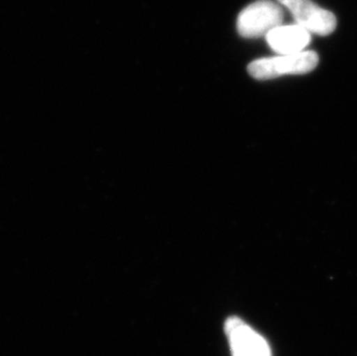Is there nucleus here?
<instances>
[{
    "instance_id": "nucleus-1",
    "label": "nucleus",
    "mask_w": 357,
    "mask_h": 356,
    "mask_svg": "<svg viewBox=\"0 0 357 356\" xmlns=\"http://www.w3.org/2000/svg\"><path fill=\"white\" fill-rule=\"evenodd\" d=\"M319 57L314 51L300 54H280L278 57L261 58L248 68L251 77L258 80H270L286 74H305L317 68Z\"/></svg>"
},
{
    "instance_id": "nucleus-2",
    "label": "nucleus",
    "mask_w": 357,
    "mask_h": 356,
    "mask_svg": "<svg viewBox=\"0 0 357 356\" xmlns=\"http://www.w3.org/2000/svg\"><path fill=\"white\" fill-rule=\"evenodd\" d=\"M283 10L271 0H258L245 7L237 19V31L245 38L266 36L282 24Z\"/></svg>"
},
{
    "instance_id": "nucleus-3",
    "label": "nucleus",
    "mask_w": 357,
    "mask_h": 356,
    "mask_svg": "<svg viewBox=\"0 0 357 356\" xmlns=\"http://www.w3.org/2000/svg\"><path fill=\"white\" fill-rule=\"evenodd\" d=\"M289 10L296 24L309 33L327 36L337 27V17L330 10H324L311 0H278Z\"/></svg>"
},
{
    "instance_id": "nucleus-4",
    "label": "nucleus",
    "mask_w": 357,
    "mask_h": 356,
    "mask_svg": "<svg viewBox=\"0 0 357 356\" xmlns=\"http://www.w3.org/2000/svg\"><path fill=\"white\" fill-rule=\"evenodd\" d=\"M225 332L233 356H272L270 345L261 334L238 317H229Z\"/></svg>"
},
{
    "instance_id": "nucleus-5",
    "label": "nucleus",
    "mask_w": 357,
    "mask_h": 356,
    "mask_svg": "<svg viewBox=\"0 0 357 356\" xmlns=\"http://www.w3.org/2000/svg\"><path fill=\"white\" fill-rule=\"evenodd\" d=\"M267 43L280 54H300L309 45L311 33L298 24L279 26L266 35Z\"/></svg>"
}]
</instances>
